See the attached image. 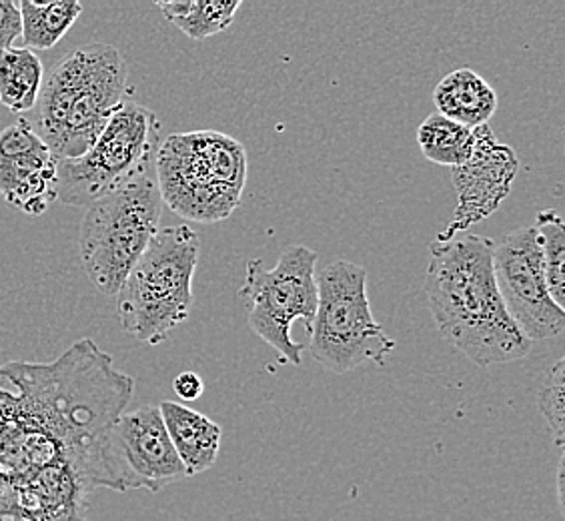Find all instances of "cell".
Listing matches in <instances>:
<instances>
[{"label": "cell", "mask_w": 565, "mask_h": 521, "mask_svg": "<svg viewBox=\"0 0 565 521\" xmlns=\"http://www.w3.org/2000/svg\"><path fill=\"white\" fill-rule=\"evenodd\" d=\"M201 241L189 225L159 228L120 287L117 313L129 336L163 343L191 316Z\"/></svg>", "instance_id": "5b68a950"}, {"label": "cell", "mask_w": 565, "mask_h": 521, "mask_svg": "<svg viewBox=\"0 0 565 521\" xmlns=\"http://www.w3.org/2000/svg\"><path fill=\"white\" fill-rule=\"evenodd\" d=\"M434 103L441 117L473 130L490 125L498 110V93L476 71L457 68L439 81Z\"/></svg>", "instance_id": "9a60e30c"}, {"label": "cell", "mask_w": 565, "mask_h": 521, "mask_svg": "<svg viewBox=\"0 0 565 521\" xmlns=\"http://www.w3.org/2000/svg\"><path fill=\"white\" fill-rule=\"evenodd\" d=\"M19 12H21V36L24 49L49 51L78 21L83 4L78 0H55V2L21 0Z\"/></svg>", "instance_id": "2e32d148"}, {"label": "cell", "mask_w": 565, "mask_h": 521, "mask_svg": "<svg viewBox=\"0 0 565 521\" xmlns=\"http://www.w3.org/2000/svg\"><path fill=\"white\" fill-rule=\"evenodd\" d=\"M491 251L493 240L481 235L435 240L425 275V294L439 333L483 370L520 361L533 348L503 305Z\"/></svg>", "instance_id": "7a4b0ae2"}, {"label": "cell", "mask_w": 565, "mask_h": 521, "mask_svg": "<svg viewBox=\"0 0 565 521\" xmlns=\"http://www.w3.org/2000/svg\"><path fill=\"white\" fill-rule=\"evenodd\" d=\"M164 19L193 41L227 31L241 9V0H174L157 2Z\"/></svg>", "instance_id": "ac0fdd59"}, {"label": "cell", "mask_w": 565, "mask_h": 521, "mask_svg": "<svg viewBox=\"0 0 565 521\" xmlns=\"http://www.w3.org/2000/svg\"><path fill=\"white\" fill-rule=\"evenodd\" d=\"M159 412L189 478L215 466L223 437V432L215 422L183 403L163 402L159 405Z\"/></svg>", "instance_id": "5bb4252c"}, {"label": "cell", "mask_w": 565, "mask_h": 521, "mask_svg": "<svg viewBox=\"0 0 565 521\" xmlns=\"http://www.w3.org/2000/svg\"><path fill=\"white\" fill-rule=\"evenodd\" d=\"M173 391L177 393V397L183 402H196L205 391V383L201 380V375H196L195 371H183L174 378Z\"/></svg>", "instance_id": "603a6c76"}, {"label": "cell", "mask_w": 565, "mask_h": 521, "mask_svg": "<svg viewBox=\"0 0 565 521\" xmlns=\"http://www.w3.org/2000/svg\"><path fill=\"white\" fill-rule=\"evenodd\" d=\"M491 260L503 305L523 336L532 343L562 336L565 311L547 291L535 227L518 228L493 240Z\"/></svg>", "instance_id": "30bf717a"}, {"label": "cell", "mask_w": 565, "mask_h": 521, "mask_svg": "<svg viewBox=\"0 0 565 521\" xmlns=\"http://www.w3.org/2000/svg\"><path fill=\"white\" fill-rule=\"evenodd\" d=\"M317 253L305 245L282 251L273 269H265L262 259L247 263L241 299H247V323L255 336L279 353L282 363L301 365L303 343L291 337L297 319L305 321L309 333L317 311Z\"/></svg>", "instance_id": "9c48e42d"}, {"label": "cell", "mask_w": 565, "mask_h": 521, "mask_svg": "<svg viewBox=\"0 0 565 521\" xmlns=\"http://www.w3.org/2000/svg\"><path fill=\"white\" fill-rule=\"evenodd\" d=\"M132 395L93 339L0 365V521H87L93 489L125 491L113 432Z\"/></svg>", "instance_id": "6da1fadb"}, {"label": "cell", "mask_w": 565, "mask_h": 521, "mask_svg": "<svg viewBox=\"0 0 565 521\" xmlns=\"http://www.w3.org/2000/svg\"><path fill=\"white\" fill-rule=\"evenodd\" d=\"M43 83V61L31 49L12 46L0 55V103L11 113L34 109Z\"/></svg>", "instance_id": "e0dca14e"}, {"label": "cell", "mask_w": 565, "mask_h": 521, "mask_svg": "<svg viewBox=\"0 0 565 521\" xmlns=\"http://www.w3.org/2000/svg\"><path fill=\"white\" fill-rule=\"evenodd\" d=\"M161 145V120L151 109L125 100L97 141L76 159L58 161L56 201L88 206L154 167Z\"/></svg>", "instance_id": "ba28073f"}, {"label": "cell", "mask_w": 565, "mask_h": 521, "mask_svg": "<svg viewBox=\"0 0 565 521\" xmlns=\"http://www.w3.org/2000/svg\"><path fill=\"white\" fill-rule=\"evenodd\" d=\"M520 171V159L510 145L498 141L490 125L473 129V149L468 161L451 169L457 193L456 215L437 240H454L471 225L491 217L510 196Z\"/></svg>", "instance_id": "8fae6325"}, {"label": "cell", "mask_w": 565, "mask_h": 521, "mask_svg": "<svg viewBox=\"0 0 565 521\" xmlns=\"http://www.w3.org/2000/svg\"><path fill=\"white\" fill-rule=\"evenodd\" d=\"M19 36H21L19 2L0 0V55L12 49Z\"/></svg>", "instance_id": "7402d4cb"}, {"label": "cell", "mask_w": 565, "mask_h": 521, "mask_svg": "<svg viewBox=\"0 0 565 521\" xmlns=\"http://www.w3.org/2000/svg\"><path fill=\"white\" fill-rule=\"evenodd\" d=\"M565 361H555L550 370L545 371L542 387L537 393V407L544 415L545 424L550 427V434L554 437L557 449H564L565 442Z\"/></svg>", "instance_id": "44dd1931"}, {"label": "cell", "mask_w": 565, "mask_h": 521, "mask_svg": "<svg viewBox=\"0 0 565 521\" xmlns=\"http://www.w3.org/2000/svg\"><path fill=\"white\" fill-rule=\"evenodd\" d=\"M535 233L544 260L545 283L554 304L564 309L565 305V225L559 213L545 209L537 213Z\"/></svg>", "instance_id": "ffe728a7"}, {"label": "cell", "mask_w": 565, "mask_h": 521, "mask_svg": "<svg viewBox=\"0 0 565 521\" xmlns=\"http://www.w3.org/2000/svg\"><path fill=\"white\" fill-rule=\"evenodd\" d=\"M113 449L125 491L149 489L157 493L169 483L189 478L154 405L120 415L113 432Z\"/></svg>", "instance_id": "7c38bea8"}, {"label": "cell", "mask_w": 565, "mask_h": 521, "mask_svg": "<svg viewBox=\"0 0 565 521\" xmlns=\"http://www.w3.org/2000/svg\"><path fill=\"white\" fill-rule=\"evenodd\" d=\"M157 187L174 215L218 223L235 213L247 185V151L221 130L169 135L154 157Z\"/></svg>", "instance_id": "277c9868"}, {"label": "cell", "mask_w": 565, "mask_h": 521, "mask_svg": "<svg viewBox=\"0 0 565 521\" xmlns=\"http://www.w3.org/2000/svg\"><path fill=\"white\" fill-rule=\"evenodd\" d=\"M564 467L565 461H559L557 467V501H559V510H564Z\"/></svg>", "instance_id": "cb8c5ba5"}, {"label": "cell", "mask_w": 565, "mask_h": 521, "mask_svg": "<svg viewBox=\"0 0 565 521\" xmlns=\"http://www.w3.org/2000/svg\"><path fill=\"white\" fill-rule=\"evenodd\" d=\"M163 199L154 167L87 206L81 223V260L103 295H117L159 233Z\"/></svg>", "instance_id": "8992f818"}, {"label": "cell", "mask_w": 565, "mask_h": 521, "mask_svg": "<svg viewBox=\"0 0 565 521\" xmlns=\"http://www.w3.org/2000/svg\"><path fill=\"white\" fill-rule=\"evenodd\" d=\"M58 161L29 120L21 119L0 132V195L39 217L56 201Z\"/></svg>", "instance_id": "4fadbf2b"}, {"label": "cell", "mask_w": 565, "mask_h": 521, "mask_svg": "<svg viewBox=\"0 0 565 521\" xmlns=\"http://www.w3.org/2000/svg\"><path fill=\"white\" fill-rule=\"evenodd\" d=\"M417 145L427 161L456 169L466 163L471 155L473 130L434 113L419 125Z\"/></svg>", "instance_id": "d6986e66"}, {"label": "cell", "mask_w": 565, "mask_h": 521, "mask_svg": "<svg viewBox=\"0 0 565 521\" xmlns=\"http://www.w3.org/2000/svg\"><path fill=\"white\" fill-rule=\"evenodd\" d=\"M309 353L331 373H349L363 363L385 365L395 341L371 313L367 272L335 259L317 275V311L309 329Z\"/></svg>", "instance_id": "52a82bcc"}, {"label": "cell", "mask_w": 565, "mask_h": 521, "mask_svg": "<svg viewBox=\"0 0 565 521\" xmlns=\"http://www.w3.org/2000/svg\"><path fill=\"white\" fill-rule=\"evenodd\" d=\"M127 63L113 44H83L56 63L34 105V130L56 161L76 159L97 141L127 100Z\"/></svg>", "instance_id": "3957f363"}]
</instances>
